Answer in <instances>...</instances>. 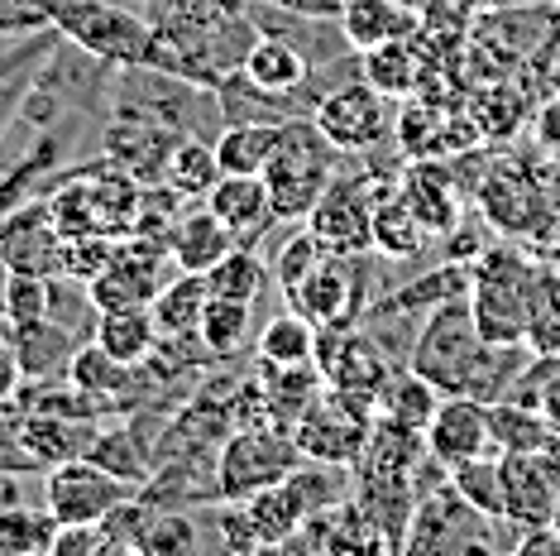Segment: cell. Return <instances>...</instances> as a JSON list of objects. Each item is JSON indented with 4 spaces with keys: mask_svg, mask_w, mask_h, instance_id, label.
<instances>
[{
    "mask_svg": "<svg viewBox=\"0 0 560 556\" xmlns=\"http://www.w3.org/2000/svg\"><path fill=\"white\" fill-rule=\"evenodd\" d=\"M546 461H551V471H556V518H551V528L560 533V437L546 447Z\"/></svg>",
    "mask_w": 560,
    "mask_h": 556,
    "instance_id": "816d5d0a",
    "label": "cell"
},
{
    "mask_svg": "<svg viewBox=\"0 0 560 556\" xmlns=\"http://www.w3.org/2000/svg\"><path fill=\"white\" fill-rule=\"evenodd\" d=\"M211 523H215V542H221V552H240V556H254L264 552L259 533H254L245 503H231V499H215L211 509Z\"/></svg>",
    "mask_w": 560,
    "mask_h": 556,
    "instance_id": "ee69618b",
    "label": "cell"
},
{
    "mask_svg": "<svg viewBox=\"0 0 560 556\" xmlns=\"http://www.w3.org/2000/svg\"><path fill=\"white\" fill-rule=\"evenodd\" d=\"M58 537V518L30 503H0V556H48Z\"/></svg>",
    "mask_w": 560,
    "mask_h": 556,
    "instance_id": "8d00e7d4",
    "label": "cell"
},
{
    "mask_svg": "<svg viewBox=\"0 0 560 556\" xmlns=\"http://www.w3.org/2000/svg\"><path fill=\"white\" fill-rule=\"evenodd\" d=\"M259 384H264L269 422L288 427V432H292V422L326 394V374L316 370V360H302V364H264L259 360Z\"/></svg>",
    "mask_w": 560,
    "mask_h": 556,
    "instance_id": "484cf974",
    "label": "cell"
},
{
    "mask_svg": "<svg viewBox=\"0 0 560 556\" xmlns=\"http://www.w3.org/2000/svg\"><path fill=\"white\" fill-rule=\"evenodd\" d=\"M298 461H302V451L288 427H278V422L235 427L221 441V451H215V499L245 503L254 489H269L278 479H288Z\"/></svg>",
    "mask_w": 560,
    "mask_h": 556,
    "instance_id": "8992f818",
    "label": "cell"
},
{
    "mask_svg": "<svg viewBox=\"0 0 560 556\" xmlns=\"http://www.w3.org/2000/svg\"><path fill=\"white\" fill-rule=\"evenodd\" d=\"M0 332H5L10 350H15L24 384H30V379H58V374H68L72 350L82 346V340L72 336L68 326H58V322H48V317L44 322H24V326L0 322Z\"/></svg>",
    "mask_w": 560,
    "mask_h": 556,
    "instance_id": "603a6c76",
    "label": "cell"
},
{
    "mask_svg": "<svg viewBox=\"0 0 560 556\" xmlns=\"http://www.w3.org/2000/svg\"><path fill=\"white\" fill-rule=\"evenodd\" d=\"M479 350H483V336L475 326V308H469V293H460L422 317L407 364H412L417 374H427L441 394H465Z\"/></svg>",
    "mask_w": 560,
    "mask_h": 556,
    "instance_id": "52a82bcc",
    "label": "cell"
},
{
    "mask_svg": "<svg viewBox=\"0 0 560 556\" xmlns=\"http://www.w3.org/2000/svg\"><path fill=\"white\" fill-rule=\"evenodd\" d=\"M259 5L292 10V15H316V20H340V5H346V0H259Z\"/></svg>",
    "mask_w": 560,
    "mask_h": 556,
    "instance_id": "c3c4849f",
    "label": "cell"
},
{
    "mask_svg": "<svg viewBox=\"0 0 560 556\" xmlns=\"http://www.w3.org/2000/svg\"><path fill=\"white\" fill-rule=\"evenodd\" d=\"M508 523L483 518L479 509L455 495L451 475L445 485H431L412 503V523H407L402 552L407 556H455V552H493V547H513V537H499Z\"/></svg>",
    "mask_w": 560,
    "mask_h": 556,
    "instance_id": "3957f363",
    "label": "cell"
},
{
    "mask_svg": "<svg viewBox=\"0 0 560 556\" xmlns=\"http://www.w3.org/2000/svg\"><path fill=\"white\" fill-rule=\"evenodd\" d=\"M245 513H249V523H254V533H259L264 542V552H278V547H288L292 537H298V528L307 523V499H302V489L292 485V475L288 479H278V485L269 489H254V495L245 499Z\"/></svg>",
    "mask_w": 560,
    "mask_h": 556,
    "instance_id": "4316f807",
    "label": "cell"
},
{
    "mask_svg": "<svg viewBox=\"0 0 560 556\" xmlns=\"http://www.w3.org/2000/svg\"><path fill=\"white\" fill-rule=\"evenodd\" d=\"M20 384H24L20 360H15V350H10L5 332H0V403H10V398H15V394H20Z\"/></svg>",
    "mask_w": 560,
    "mask_h": 556,
    "instance_id": "681fc988",
    "label": "cell"
},
{
    "mask_svg": "<svg viewBox=\"0 0 560 556\" xmlns=\"http://www.w3.org/2000/svg\"><path fill=\"white\" fill-rule=\"evenodd\" d=\"M177 139L183 135L173 125L135 116V111H110V125L101 135V154L110 163H120L125 173H135L139 183H163V169H168Z\"/></svg>",
    "mask_w": 560,
    "mask_h": 556,
    "instance_id": "9a60e30c",
    "label": "cell"
},
{
    "mask_svg": "<svg viewBox=\"0 0 560 556\" xmlns=\"http://www.w3.org/2000/svg\"><path fill=\"white\" fill-rule=\"evenodd\" d=\"M422 437H427V456L445 465V471L469 456H483V451H493L489 403H479L475 394H445Z\"/></svg>",
    "mask_w": 560,
    "mask_h": 556,
    "instance_id": "2e32d148",
    "label": "cell"
},
{
    "mask_svg": "<svg viewBox=\"0 0 560 556\" xmlns=\"http://www.w3.org/2000/svg\"><path fill=\"white\" fill-rule=\"evenodd\" d=\"M240 245L235 231L225 225L215 211L201 201V207L183 211L168 235V250H173V269H187V274H207L215 259H225L231 250Z\"/></svg>",
    "mask_w": 560,
    "mask_h": 556,
    "instance_id": "cb8c5ba5",
    "label": "cell"
},
{
    "mask_svg": "<svg viewBox=\"0 0 560 556\" xmlns=\"http://www.w3.org/2000/svg\"><path fill=\"white\" fill-rule=\"evenodd\" d=\"M556 15H560V0H556Z\"/></svg>",
    "mask_w": 560,
    "mask_h": 556,
    "instance_id": "11a10c76",
    "label": "cell"
},
{
    "mask_svg": "<svg viewBox=\"0 0 560 556\" xmlns=\"http://www.w3.org/2000/svg\"><path fill=\"white\" fill-rule=\"evenodd\" d=\"M551 92H560V62H551Z\"/></svg>",
    "mask_w": 560,
    "mask_h": 556,
    "instance_id": "f5cc1de1",
    "label": "cell"
},
{
    "mask_svg": "<svg viewBox=\"0 0 560 556\" xmlns=\"http://www.w3.org/2000/svg\"><path fill=\"white\" fill-rule=\"evenodd\" d=\"M340 30L354 54L388 39H407V34H422V5L412 0H346L340 5Z\"/></svg>",
    "mask_w": 560,
    "mask_h": 556,
    "instance_id": "7402d4cb",
    "label": "cell"
},
{
    "mask_svg": "<svg viewBox=\"0 0 560 556\" xmlns=\"http://www.w3.org/2000/svg\"><path fill=\"white\" fill-rule=\"evenodd\" d=\"M412 5H417V0H412Z\"/></svg>",
    "mask_w": 560,
    "mask_h": 556,
    "instance_id": "9f6ffc18",
    "label": "cell"
},
{
    "mask_svg": "<svg viewBox=\"0 0 560 556\" xmlns=\"http://www.w3.org/2000/svg\"><path fill=\"white\" fill-rule=\"evenodd\" d=\"M441 398H445L441 389L407 364V370H393L388 384L378 389V417H388V422H398V427H412V432H427Z\"/></svg>",
    "mask_w": 560,
    "mask_h": 556,
    "instance_id": "4dcf8cb0",
    "label": "cell"
},
{
    "mask_svg": "<svg viewBox=\"0 0 560 556\" xmlns=\"http://www.w3.org/2000/svg\"><path fill=\"white\" fill-rule=\"evenodd\" d=\"M312 120L330 144L340 149L346 159H364V154H378V149L393 139V101L384 92H374L364 78H350L312 106Z\"/></svg>",
    "mask_w": 560,
    "mask_h": 556,
    "instance_id": "9c48e42d",
    "label": "cell"
},
{
    "mask_svg": "<svg viewBox=\"0 0 560 556\" xmlns=\"http://www.w3.org/2000/svg\"><path fill=\"white\" fill-rule=\"evenodd\" d=\"M283 135V120H245V125H221L215 135V159L225 173H264Z\"/></svg>",
    "mask_w": 560,
    "mask_h": 556,
    "instance_id": "d6a6232c",
    "label": "cell"
},
{
    "mask_svg": "<svg viewBox=\"0 0 560 556\" xmlns=\"http://www.w3.org/2000/svg\"><path fill=\"white\" fill-rule=\"evenodd\" d=\"M197 513L192 509H168V503H149L144 528H139V547L144 556H187L197 552Z\"/></svg>",
    "mask_w": 560,
    "mask_h": 556,
    "instance_id": "74e56055",
    "label": "cell"
},
{
    "mask_svg": "<svg viewBox=\"0 0 560 556\" xmlns=\"http://www.w3.org/2000/svg\"><path fill=\"white\" fill-rule=\"evenodd\" d=\"M503 461V518L513 533L551 528L556 518V471L546 451H499Z\"/></svg>",
    "mask_w": 560,
    "mask_h": 556,
    "instance_id": "4fadbf2b",
    "label": "cell"
},
{
    "mask_svg": "<svg viewBox=\"0 0 560 556\" xmlns=\"http://www.w3.org/2000/svg\"><path fill=\"white\" fill-rule=\"evenodd\" d=\"M86 461H96L101 471H110L116 479H125V485L144 489L149 475H154V451L144 447V437L135 432L130 422H101L92 447H86Z\"/></svg>",
    "mask_w": 560,
    "mask_h": 556,
    "instance_id": "83f0119b",
    "label": "cell"
},
{
    "mask_svg": "<svg viewBox=\"0 0 560 556\" xmlns=\"http://www.w3.org/2000/svg\"><path fill=\"white\" fill-rule=\"evenodd\" d=\"M369 283H374V264H369V255H322V264H316L298 288H288L283 302L316 326L322 322L360 326L364 308L374 302V288Z\"/></svg>",
    "mask_w": 560,
    "mask_h": 556,
    "instance_id": "8fae6325",
    "label": "cell"
},
{
    "mask_svg": "<svg viewBox=\"0 0 560 556\" xmlns=\"http://www.w3.org/2000/svg\"><path fill=\"white\" fill-rule=\"evenodd\" d=\"M197 336H201V346H207L211 360H235L240 350L249 346V336H254V302L211 293L207 308H201Z\"/></svg>",
    "mask_w": 560,
    "mask_h": 556,
    "instance_id": "1f68e13d",
    "label": "cell"
},
{
    "mask_svg": "<svg viewBox=\"0 0 560 556\" xmlns=\"http://www.w3.org/2000/svg\"><path fill=\"white\" fill-rule=\"evenodd\" d=\"M254 350H259L264 364H302L312 360L316 350V322H307L302 312H278L259 326V340H254Z\"/></svg>",
    "mask_w": 560,
    "mask_h": 556,
    "instance_id": "60d3db41",
    "label": "cell"
},
{
    "mask_svg": "<svg viewBox=\"0 0 560 556\" xmlns=\"http://www.w3.org/2000/svg\"><path fill=\"white\" fill-rule=\"evenodd\" d=\"M532 139L541 144V154L560 159V92H551L532 116Z\"/></svg>",
    "mask_w": 560,
    "mask_h": 556,
    "instance_id": "7dc6e473",
    "label": "cell"
},
{
    "mask_svg": "<svg viewBox=\"0 0 560 556\" xmlns=\"http://www.w3.org/2000/svg\"><path fill=\"white\" fill-rule=\"evenodd\" d=\"M541 413H546V422L560 432V360L551 364V374H546V389H541Z\"/></svg>",
    "mask_w": 560,
    "mask_h": 556,
    "instance_id": "f907efd6",
    "label": "cell"
},
{
    "mask_svg": "<svg viewBox=\"0 0 560 556\" xmlns=\"http://www.w3.org/2000/svg\"><path fill=\"white\" fill-rule=\"evenodd\" d=\"M322 255H330V250L316 240V231L307 221H298L292 231L283 235V245L273 250V288L278 293H288V288H298L302 278H307L316 264H322Z\"/></svg>",
    "mask_w": 560,
    "mask_h": 556,
    "instance_id": "b9f144b4",
    "label": "cell"
},
{
    "mask_svg": "<svg viewBox=\"0 0 560 556\" xmlns=\"http://www.w3.org/2000/svg\"><path fill=\"white\" fill-rule=\"evenodd\" d=\"M378 417L374 398L360 394H340L326 384V394L312 403L307 413L292 422V441L307 461H330V465H354L369 441V427Z\"/></svg>",
    "mask_w": 560,
    "mask_h": 556,
    "instance_id": "30bf717a",
    "label": "cell"
},
{
    "mask_svg": "<svg viewBox=\"0 0 560 556\" xmlns=\"http://www.w3.org/2000/svg\"><path fill=\"white\" fill-rule=\"evenodd\" d=\"M101 422H78V417H54V413H20L15 441H20V456L30 461V471H48V465L62 461H78L86 456Z\"/></svg>",
    "mask_w": 560,
    "mask_h": 556,
    "instance_id": "ffe728a7",
    "label": "cell"
},
{
    "mask_svg": "<svg viewBox=\"0 0 560 556\" xmlns=\"http://www.w3.org/2000/svg\"><path fill=\"white\" fill-rule=\"evenodd\" d=\"M0 317L10 326L44 322L48 317V278L5 269V283H0Z\"/></svg>",
    "mask_w": 560,
    "mask_h": 556,
    "instance_id": "7bdbcfd3",
    "label": "cell"
},
{
    "mask_svg": "<svg viewBox=\"0 0 560 556\" xmlns=\"http://www.w3.org/2000/svg\"><path fill=\"white\" fill-rule=\"evenodd\" d=\"M101 552H110L101 523H58V537L48 556H101Z\"/></svg>",
    "mask_w": 560,
    "mask_h": 556,
    "instance_id": "bcb514c9",
    "label": "cell"
},
{
    "mask_svg": "<svg viewBox=\"0 0 560 556\" xmlns=\"http://www.w3.org/2000/svg\"><path fill=\"white\" fill-rule=\"evenodd\" d=\"M135 495H139L135 485L101 471V465L86 456L44 471V509L54 513L58 523H106V518Z\"/></svg>",
    "mask_w": 560,
    "mask_h": 556,
    "instance_id": "7c38bea8",
    "label": "cell"
},
{
    "mask_svg": "<svg viewBox=\"0 0 560 556\" xmlns=\"http://www.w3.org/2000/svg\"><path fill=\"white\" fill-rule=\"evenodd\" d=\"M427 231H422V221L407 211V201L398 197V187H384V197H378V207H374V255H384V259H417L427 250Z\"/></svg>",
    "mask_w": 560,
    "mask_h": 556,
    "instance_id": "e575fe53",
    "label": "cell"
},
{
    "mask_svg": "<svg viewBox=\"0 0 560 556\" xmlns=\"http://www.w3.org/2000/svg\"><path fill=\"white\" fill-rule=\"evenodd\" d=\"M273 269L259 259V250L254 245H235L225 259H215L207 269V283L215 298H240V302H259L264 288H269Z\"/></svg>",
    "mask_w": 560,
    "mask_h": 556,
    "instance_id": "ab89813d",
    "label": "cell"
},
{
    "mask_svg": "<svg viewBox=\"0 0 560 556\" xmlns=\"http://www.w3.org/2000/svg\"><path fill=\"white\" fill-rule=\"evenodd\" d=\"M393 187L427 235H445L465 217V193L455 183L451 159H402V173L393 178Z\"/></svg>",
    "mask_w": 560,
    "mask_h": 556,
    "instance_id": "5bb4252c",
    "label": "cell"
},
{
    "mask_svg": "<svg viewBox=\"0 0 560 556\" xmlns=\"http://www.w3.org/2000/svg\"><path fill=\"white\" fill-rule=\"evenodd\" d=\"M207 298H211L207 274L177 269L168 283L154 293V302H149V312H154V322H159V336H197Z\"/></svg>",
    "mask_w": 560,
    "mask_h": 556,
    "instance_id": "f546056e",
    "label": "cell"
},
{
    "mask_svg": "<svg viewBox=\"0 0 560 556\" xmlns=\"http://www.w3.org/2000/svg\"><path fill=\"white\" fill-rule=\"evenodd\" d=\"M149 5H154V10H168V5H173V0H149Z\"/></svg>",
    "mask_w": 560,
    "mask_h": 556,
    "instance_id": "db71d44e",
    "label": "cell"
},
{
    "mask_svg": "<svg viewBox=\"0 0 560 556\" xmlns=\"http://www.w3.org/2000/svg\"><path fill=\"white\" fill-rule=\"evenodd\" d=\"M398 370L393 356L378 346L364 326H354L346 336V346L336 350V360L326 364V384L340 389V394H360V398H374L378 403V389L388 384V374Z\"/></svg>",
    "mask_w": 560,
    "mask_h": 556,
    "instance_id": "d4e9b609",
    "label": "cell"
},
{
    "mask_svg": "<svg viewBox=\"0 0 560 556\" xmlns=\"http://www.w3.org/2000/svg\"><path fill=\"white\" fill-rule=\"evenodd\" d=\"M240 72L259 86V92H273V96H292L302 111L312 116V101H307V78H312V62L298 54L288 39H278V34H259V39L249 44L245 62H240Z\"/></svg>",
    "mask_w": 560,
    "mask_h": 556,
    "instance_id": "44dd1931",
    "label": "cell"
},
{
    "mask_svg": "<svg viewBox=\"0 0 560 556\" xmlns=\"http://www.w3.org/2000/svg\"><path fill=\"white\" fill-rule=\"evenodd\" d=\"M201 201H207L215 217L231 225L240 245H259V240L278 225L264 173H221V178H215V187H211V193L201 197Z\"/></svg>",
    "mask_w": 560,
    "mask_h": 556,
    "instance_id": "d6986e66",
    "label": "cell"
},
{
    "mask_svg": "<svg viewBox=\"0 0 560 556\" xmlns=\"http://www.w3.org/2000/svg\"><path fill=\"white\" fill-rule=\"evenodd\" d=\"M475 207L483 225H493L508 240L556 235V221H560L541 178L532 169H522L517 159H489V169H483V178L475 187Z\"/></svg>",
    "mask_w": 560,
    "mask_h": 556,
    "instance_id": "ba28073f",
    "label": "cell"
},
{
    "mask_svg": "<svg viewBox=\"0 0 560 556\" xmlns=\"http://www.w3.org/2000/svg\"><path fill=\"white\" fill-rule=\"evenodd\" d=\"M0 264L15 274H39V278L62 274V231L54 211H48V201L44 207L10 211V221L0 225Z\"/></svg>",
    "mask_w": 560,
    "mask_h": 556,
    "instance_id": "e0dca14e",
    "label": "cell"
},
{
    "mask_svg": "<svg viewBox=\"0 0 560 556\" xmlns=\"http://www.w3.org/2000/svg\"><path fill=\"white\" fill-rule=\"evenodd\" d=\"M54 30V0H0V39Z\"/></svg>",
    "mask_w": 560,
    "mask_h": 556,
    "instance_id": "f6af8a7d",
    "label": "cell"
},
{
    "mask_svg": "<svg viewBox=\"0 0 560 556\" xmlns=\"http://www.w3.org/2000/svg\"><path fill=\"white\" fill-rule=\"evenodd\" d=\"M451 485L469 509L508 523L503 518V461H499V451H483V456H469L460 465H451Z\"/></svg>",
    "mask_w": 560,
    "mask_h": 556,
    "instance_id": "f35d334b",
    "label": "cell"
},
{
    "mask_svg": "<svg viewBox=\"0 0 560 556\" xmlns=\"http://www.w3.org/2000/svg\"><path fill=\"white\" fill-rule=\"evenodd\" d=\"M489 432H493V451H546L560 437L541 408H527V403L513 398L489 403Z\"/></svg>",
    "mask_w": 560,
    "mask_h": 556,
    "instance_id": "d590c367",
    "label": "cell"
},
{
    "mask_svg": "<svg viewBox=\"0 0 560 556\" xmlns=\"http://www.w3.org/2000/svg\"><path fill=\"white\" fill-rule=\"evenodd\" d=\"M54 30L110 68H139L154 39V20L125 0H54Z\"/></svg>",
    "mask_w": 560,
    "mask_h": 556,
    "instance_id": "277c9868",
    "label": "cell"
},
{
    "mask_svg": "<svg viewBox=\"0 0 560 556\" xmlns=\"http://www.w3.org/2000/svg\"><path fill=\"white\" fill-rule=\"evenodd\" d=\"M221 173L225 169H221V159H215V139H207V135H183L173 144V159H168V169H163V183H168L177 197L201 201L215 187Z\"/></svg>",
    "mask_w": 560,
    "mask_h": 556,
    "instance_id": "836d02e7",
    "label": "cell"
},
{
    "mask_svg": "<svg viewBox=\"0 0 560 556\" xmlns=\"http://www.w3.org/2000/svg\"><path fill=\"white\" fill-rule=\"evenodd\" d=\"M532 283H537V264H527L513 245L483 250L469 269V308L483 340H527L532 332Z\"/></svg>",
    "mask_w": 560,
    "mask_h": 556,
    "instance_id": "7a4b0ae2",
    "label": "cell"
},
{
    "mask_svg": "<svg viewBox=\"0 0 560 556\" xmlns=\"http://www.w3.org/2000/svg\"><path fill=\"white\" fill-rule=\"evenodd\" d=\"M346 163L330 139L316 130L312 116H292L283 120V135H278V149L264 169V183H269V201L278 225H298L312 217L316 197L326 193V183L336 178V169Z\"/></svg>",
    "mask_w": 560,
    "mask_h": 556,
    "instance_id": "6da1fadb",
    "label": "cell"
},
{
    "mask_svg": "<svg viewBox=\"0 0 560 556\" xmlns=\"http://www.w3.org/2000/svg\"><path fill=\"white\" fill-rule=\"evenodd\" d=\"M431 48H427V34H407V39H388V44H374L360 54V78L384 92L388 101H407L417 96L431 78Z\"/></svg>",
    "mask_w": 560,
    "mask_h": 556,
    "instance_id": "ac0fdd59",
    "label": "cell"
},
{
    "mask_svg": "<svg viewBox=\"0 0 560 556\" xmlns=\"http://www.w3.org/2000/svg\"><path fill=\"white\" fill-rule=\"evenodd\" d=\"M92 340L106 350V356H116L120 364H144L159 350V322H154V312L149 308L101 312Z\"/></svg>",
    "mask_w": 560,
    "mask_h": 556,
    "instance_id": "f1b7e54d",
    "label": "cell"
},
{
    "mask_svg": "<svg viewBox=\"0 0 560 556\" xmlns=\"http://www.w3.org/2000/svg\"><path fill=\"white\" fill-rule=\"evenodd\" d=\"M388 183H393L388 173H369V159L364 169L340 163L336 178L326 183V193L316 197L307 217V225L330 255H374V207Z\"/></svg>",
    "mask_w": 560,
    "mask_h": 556,
    "instance_id": "5b68a950",
    "label": "cell"
}]
</instances>
